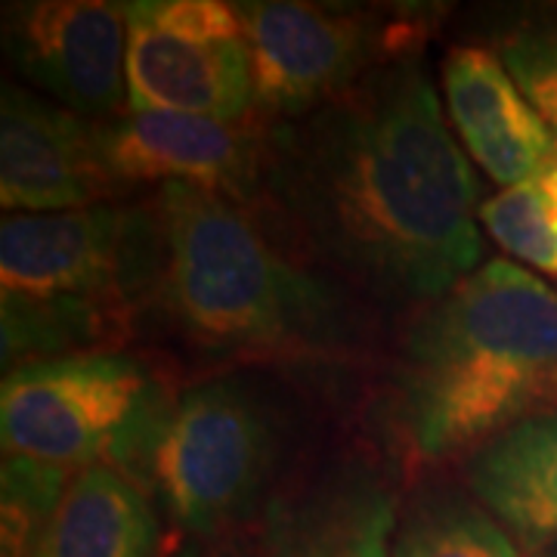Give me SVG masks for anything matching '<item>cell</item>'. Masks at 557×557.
I'll list each match as a JSON object with an SVG mask.
<instances>
[{
  "label": "cell",
  "instance_id": "30bf717a",
  "mask_svg": "<svg viewBox=\"0 0 557 557\" xmlns=\"http://www.w3.org/2000/svg\"><path fill=\"white\" fill-rule=\"evenodd\" d=\"M270 134L260 112L242 121L127 112L102 127V143L121 186L183 183L245 205L263 193Z\"/></svg>",
  "mask_w": 557,
  "mask_h": 557
},
{
  "label": "cell",
  "instance_id": "e0dca14e",
  "mask_svg": "<svg viewBox=\"0 0 557 557\" xmlns=\"http://www.w3.org/2000/svg\"><path fill=\"white\" fill-rule=\"evenodd\" d=\"M480 223L511 258L557 276V164L483 201Z\"/></svg>",
  "mask_w": 557,
  "mask_h": 557
},
{
  "label": "cell",
  "instance_id": "5b68a950",
  "mask_svg": "<svg viewBox=\"0 0 557 557\" xmlns=\"http://www.w3.org/2000/svg\"><path fill=\"white\" fill-rule=\"evenodd\" d=\"M168 518L218 539L258 502L273 468V431L236 381H208L156 412L137 443Z\"/></svg>",
  "mask_w": 557,
  "mask_h": 557
},
{
  "label": "cell",
  "instance_id": "277c9868",
  "mask_svg": "<svg viewBox=\"0 0 557 557\" xmlns=\"http://www.w3.org/2000/svg\"><path fill=\"white\" fill-rule=\"evenodd\" d=\"M149 292V211L94 205L0 223L3 359L112 354Z\"/></svg>",
  "mask_w": 557,
  "mask_h": 557
},
{
  "label": "cell",
  "instance_id": "ac0fdd59",
  "mask_svg": "<svg viewBox=\"0 0 557 557\" xmlns=\"http://www.w3.org/2000/svg\"><path fill=\"white\" fill-rule=\"evenodd\" d=\"M498 60L557 139V22H530L498 38Z\"/></svg>",
  "mask_w": 557,
  "mask_h": 557
},
{
  "label": "cell",
  "instance_id": "6da1fadb",
  "mask_svg": "<svg viewBox=\"0 0 557 557\" xmlns=\"http://www.w3.org/2000/svg\"><path fill=\"white\" fill-rule=\"evenodd\" d=\"M263 193L310 255L381 300L434 304L480 270L478 177L409 57L276 127Z\"/></svg>",
  "mask_w": 557,
  "mask_h": 557
},
{
  "label": "cell",
  "instance_id": "8992f818",
  "mask_svg": "<svg viewBox=\"0 0 557 557\" xmlns=\"http://www.w3.org/2000/svg\"><path fill=\"white\" fill-rule=\"evenodd\" d=\"M152 381L137 359L81 354L20 366L0 391L3 458L78 474L119 456L149 409Z\"/></svg>",
  "mask_w": 557,
  "mask_h": 557
},
{
  "label": "cell",
  "instance_id": "52a82bcc",
  "mask_svg": "<svg viewBox=\"0 0 557 557\" xmlns=\"http://www.w3.org/2000/svg\"><path fill=\"white\" fill-rule=\"evenodd\" d=\"M127 106L220 121L258 115L239 7L226 0L127 3Z\"/></svg>",
  "mask_w": 557,
  "mask_h": 557
},
{
  "label": "cell",
  "instance_id": "8fae6325",
  "mask_svg": "<svg viewBox=\"0 0 557 557\" xmlns=\"http://www.w3.org/2000/svg\"><path fill=\"white\" fill-rule=\"evenodd\" d=\"M121 183L106 159L102 127L35 97L3 90L0 205L13 214H53L106 205Z\"/></svg>",
  "mask_w": 557,
  "mask_h": 557
},
{
  "label": "cell",
  "instance_id": "3957f363",
  "mask_svg": "<svg viewBox=\"0 0 557 557\" xmlns=\"http://www.w3.org/2000/svg\"><path fill=\"white\" fill-rule=\"evenodd\" d=\"M146 300L205 354L292 362L344 344L335 295L239 201L183 183L161 186L149 208Z\"/></svg>",
  "mask_w": 557,
  "mask_h": 557
},
{
  "label": "cell",
  "instance_id": "7c38bea8",
  "mask_svg": "<svg viewBox=\"0 0 557 557\" xmlns=\"http://www.w3.org/2000/svg\"><path fill=\"white\" fill-rule=\"evenodd\" d=\"M443 94L468 156L511 189L557 164V139L518 81L486 47H456L443 62Z\"/></svg>",
  "mask_w": 557,
  "mask_h": 557
},
{
  "label": "cell",
  "instance_id": "9a60e30c",
  "mask_svg": "<svg viewBox=\"0 0 557 557\" xmlns=\"http://www.w3.org/2000/svg\"><path fill=\"white\" fill-rule=\"evenodd\" d=\"M397 508L366 480L329 483L273 520L263 557H387Z\"/></svg>",
  "mask_w": 557,
  "mask_h": 557
},
{
  "label": "cell",
  "instance_id": "2e32d148",
  "mask_svg": "<svg viewBox=\"0 0 557 557\" xmlns=\"http://www.w3.org/2000/svg\"><path fill=\"white\" fill-rule=\"evenodd\" d=\"M391 557H518L490 511L456 496L424 498L394 533Z\"/></svg>",
  "mask_w": 557,
  "mask_h": 557
},
{
  "label": "cell",
  "instance_id": "ba28073f",
  "mask_svg": "<svg viewBox=\"0 0 557 557\" xmlns=\"http://www.w3.org/2000/svg\"><path fill=\"white\" fill-rule=\"evenodd\" d=\"M263 119H304L369 75L394 38L372 20L292 0L236 3Z\"/></svg>",
  "mask_w": 557,
  "mask_h": 557
},
{
  "label": "cell",
  "instance_id": "4fadbf2b",
  "mask_svg": "<svg viewBox=\"0 0 557 557\" xmlns=\"http://www.w3.org/2000/svg\"><path fill=\"white\" fill-rule=\"evenodd\" d=\"M161 527L149 493L112 461L69 480L28 557H159Z\"/></svg>",
  "mask_w": 557,
  "mask_h": 557
},
{
  "label": "cell",
  "instance_id": "7a4b0ae2",
  "mask_svg": "<svg viewBox=\"0 0 557 557\" xmlns=\"http://www.w3.org/2000/svg\"><path fill=\"white\" fill-rule=\"evenodd\" d=\"M397 424L421 461L474 456L557 412V292L493 260L428 304L397 369Z\"/></svg>",
  "mask_w": 557,
  "mask_h": 557
},
{
  "label": "cell",
  "instance_id": "9c48e42d",
  "mask_svg": "<svg viewBox=\"0 0 557 557\" xmlns=\"http://www.w3.org/2000/svg\"><path fill=\"white\" fill-rule=\"evenodd\" d=\"M10 60L50 100L100 127L127 106V3L40 0L10 7Z\"/></svg>",
  "mask_w": 557,
  "mask_h": 557
},
{
  "label": "cell",
  "instance_id": "5bb4252c",
  "mask_svg": "<svg viewBox=\"0 0 557 557\" xmlns=\"http://www.w3.org/2000/svg\"><path fill=\"white\" fill-rule=\"evenodd\" d=\"M478 502L518 539L542 548L557 539V412L527 418L465 461Z\"/></svg>",
  "mask_w": 557,
  "mask_h": 557
},
{
  "label": "cell",
  "instance_id": "d6986e66",
  "mask_svg": "<svg viewBox=\"0 0 557 557\" xmlns=\"http://www.w3.org/2000/svg\"><path fill=\"white\" fill-rule=\"evenodd\" d=\"M174 557H242L236 548L223 545V542H211V539H189L183 542Z\"/></svg>",
  "mask_w": 557,
  "mask_h": 557
}]
</instances>
